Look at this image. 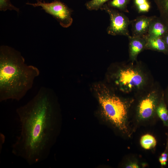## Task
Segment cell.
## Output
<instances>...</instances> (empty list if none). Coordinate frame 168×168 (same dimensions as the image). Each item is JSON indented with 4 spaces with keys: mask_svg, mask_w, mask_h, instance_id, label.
<instances>
[{
    "mask_svg": "<svg viewBox=\"0 0 168 168\" xmlns=\"http://www.w3.org/2000/svg\"><path fill=\"white\" fill-rule=\"evenodd\" d=\"M168 47V32L165 34L162 37Z\"/></svg>",
    "mask_w": 168,
    "mask_h": 168,
    "instance_id": "cell-22",
    "label": "cell"
},
{
    "mask_svg": "<svg viewBox=\"0 0 168 168\" xmlns=\"http://www.w3.org/2000/svg\"><path fill=\"white\" fill-rule=\"evenodd\" d=\"M35 3H26L34 7H40L45 12L51 15L59 23L62 27L67 28L73 22L72 14L73 10L65 3L59 0H54L50 2L43 0H36Z\"/></svg>",
    "mask_w": 168,
    "mask_h": 168,
    "instance_id": "cell-6",
    "label": "cell"
},
{
    "mask_svg": "<svg viewBox=\"0 0 168 168\" xmlns=\"http://www.w3.org/2000/svg\"><path fill=\"white\" fill-rule=\"evenodd\" d=\"M156 112L164 125L168 128V108L164 99V94L157 106Z\"/></svg>",
    "mask_w": 168,
    "mask_h": 168,
    "instance_id": "cell-12",
    "label": "cell"
},
{
    "mask_svg": "<svg viewBox=\"0 0 168 168\" xmlns=\"http://www.w3.org/2000/svg\"><path fill=\"white\" fill-rule=\"evenodd\" d=\"M58 107L53 91L43 86L29 101L16 109L21 129L12 146L14 155L30 165L46 159L59 131Z\"/></svg>",
    "mask_w": 168,
    "mask_h": 168,
    "instance_id": "cell-1",
    "label": "cell"
},
{
    "mask_svg": "<svg viewBox=\"0 0 168 168\" xmlns=\"http://www.w3.org/2000/svg\"><path fill=\"white\" fill-rule=\"evenodd\" d=\"M40 74L37 67L25 63L19 51L7 45L0 46V102L21 100L31 89Z\"/></svg>",
    "mask_w": 168,
    "mask_h": 168,
    "instance_id": "cell-2",
    "label": "cell"
},
{
    "mask_svg": "<svg viewBox=\"0 0 168 168\" xmlns=\"http://www.w3.org/2000/svg\"><path fill=\"white\" fill-rule=\"evenodd\" d=\"M145 49L162 53L168 55V47L162 37H151L146 35Z\"/></svg>",
    "mask_w": 168,
    "mask_h": 168,
    "instance_id": "cell-11",
    "label": "cell"
},
{
    "mask_svg": "<svg viewBox=\"0 0 168 168\" xmlns=\"http://www.w3.org/2000/svg\"><path fill=\"white\" fill-rule=\"evenodd\" d=\"M168 32V26L160 17L154 16L151 21L147 34L151 37H162Z\"/></svg>",
    "mask_w": 168,
    "mask_h": 168,
    "instance_id": "cell-10",
    "label": "cell"
},
{
    "mask_svg": "<svg viewBox=\"0 0 168 168\" xmlns=\"http://www.w3.org/2000/svg\"><path fill=\"white\" fill-rule=\"evenodd\" d=\"M166 146L164 151L161 155L159 161L162 167L165 166L168 160V133L167 134Z\"/></svg>",
    "mask_w": 168,
    "mask_h": 168,
    "instance_id": "cell-19",
    "label": "cell"
},
{
    "mask_svg": "<svg viewBox=\"0 0 168 168\" xmlns=\"http://www.w3.org/2000/svg\"><path fill=\"white\" fill-rule=\"evenodd\" d=\"M110 0H91L85 4L86 8L90 11L98 10L101 8L103 5Z\"/></svg>",
    "mask_w": 168,
    "mask_h": 168,
    "instance_id": "cell-17",
    "label": "cell"
},
{
    "mask_svg": "<svg viewBox=\"0 0 168 168\" xmlns=\"http://www.w3.org/2000/svg\"><path fill=\"white\" fill-rule=\"evenodd\" d=\"M163 94L164 91L156 88L149 90L140 98L135 111L138 123L147 122L157 116L156 109Z\"/></svg>",
    "mask_w": 168,
    "mask_h": 168,
    "instance_id": "cell-5",
    "label": "cell"
},
{
    "mask_svg": "<svg viewBox=\"0 0 168 168\" xmlns=\"http://www.w3.org/2000/svg\"><path fill=\"white\" fill-rule=\"evenodd\" d=\"M105 11L109 15L110 23L106 31L108 34L115 36H130L128 27L131 21L123 12L109 7L107 3L104 4L100 9Z\"/></svg>",
    "mask_w": 168,
    "mask_h": 168,
    "instance_id": "cell-7",
    "label": "cell"
},
{
    "mask_svg": "<svg viewBox=\"0 0 168 168\" xmlns=\"http://www.w3.org/2000/svg\"><path fill=\"white\" fill-rule=\"evenodd\" d=\"M130 62L113 72L111 79L115 86L123 93L142 92L149 86V76L140 63Z\"/></svg>",
    "mask_w": 168,
    "mask_h": 168,
    "instance_id": "cell-4",
    "label": "cell"
},
{
    "mask_svg": "<svg viewBox=\"0 0 168 168\" xmlns=\"http://www.w3.org/2000/svg\"><path fill=\"white\" fill-rule=\"evenodd\" d=\"M164 98L166 104L168 108V85L164 91Z\"/></svg>",
    "mask_w": 168,
    "mask_h": 168,
    "instance_id": "cell-21",
    "label": "cell"
},
{
    "mask_svg": "<svg viewBox=\"0 0 168 168\" xmlns=\"http://www.w3.org/2000/svg\"><path fill=\"white\" fill-rule=\"evenodd\" d=\"M94 90L102 115L114 127L127 134L129 132V111L133 100L122 98L102 83L95 85Z\"/></svg>",
    "mask_w": 168,
    "mask_h": 168,
    "instance_id": "cell-3",
    "label": "cell"
},
{
    "mask_svg": "<svg viewBox=\"0 0 168 168\" xmlns=\"http://www.w3.org/2000/svg\"><path fill=\"white\" fill-rule=\"evenodd\" d=\"M133 2L138 13H145L149 11L151 5L148 0H133Z\"/></svg>",
    "mask_w": 168,
    "mask_h": 168,
    "instance_id": "cell-16",
    "label": "cell"
},
{
    "mask_svg": "<svg viewBox=\"0 0 168 168\" xmlns=\"http://www.w3.org/2000/svg\"><path fill=\"white\" fill-rule=\"evenodd\" d=\"M146 35L138 36H129L128 52L129 60L134 62L137 60L138 55L145 49L146 43Z\"/></svg>",
    "mask_w": 168,
    "mask_h": 168,
    "instance_id": "cell-8",
    "label": "cell"
},
{
    "mask_svg": "<svg viewBox=\"0 0 168 168\" xmlns=\"http://www.w3.org/2000/svg\"><path fill=\"white\" fill-rule=\"evenodd\" d=\"M125 167L127 168H138L140 167V166L137 162L133 161L128 162L126 165Z\"/></svg>",
    "mask_w": 168,
    "mask_h": 168,
    "instance_id": "cell-20",
    "label": "cell"
},
{
    "mask_svg": "<svg viewBox=\"0 0 168 168\" xmlns=\"http://www.w3.org/2000/svg\"><path fill=\"white\" fill-rule=\"evenodd\" d=\"M160 14V17L168 26V0H154Z\"/></svg>",
    "mask_w": 168,
    "mask_h": 168,
    "instance_id": "cell-13",
    "label": "cell"
},
{
    "mask_svg": "<svg viewBox=\"0 0 168 168\" xmlns=\"http://www.w3.org/2000/svg\"><path fill=\"white\" fill-rule=\"evenodd\" d=\"M131 0H110L107 2L108 5L113 8L122 12L128 13V5Z\"/></svg>",
    "mask_w": 168,
    "mask_h": 168,
    "instance_id": "cell-14",
    "label": "cell"
},
{
    "mask_svg": "<svg viewBox=\"0 0 168 168\" xmlns=\"http://www.w3.org/2000/svg\"><path fill=\"white\" fill-rule=\"evenodd\" d=\"M156 140L153 136L146 134L142 136L140 140L141 147L146 150L151 149L154 147L156 145Z\"/></svg>",
    "mask_w": 168,
    "mask_h": 168,
    "instance_id": "cell-15",
    "label": "cell"
},
{
    "mask_svg": "<svg viewBox=\"0 0 168 168\" xmlns=\"http://www.w3.org/2000/svg\"><path fill=\"white\" fill-rule=\"evenodd\" d=\"M7 10H14L17 13L20 12L19 8L13 5L10 0H0V10L5 12Z\"/></svg>",
    "mask_w": 168,
    "mask_h": 168,
    "instance_id": "cell-18",
    "label": "cell"
},
{
    "mask_svg": "<svg viewBox=\"0 0 168 168\" xmlns=\"http://www.w3.org/2000/svg\"><path fill=\"white\" fill-rule=\"evenodd\" d=\"M154 16H147L142 15L137 17L131 21L132 36H142L146 35L150 23Z\"/></svg>",
    "mask_w": 168,
    "mask_h": 168,
    "instance_id": "cell-9",
    "label": "cell"
}]
</instances>
